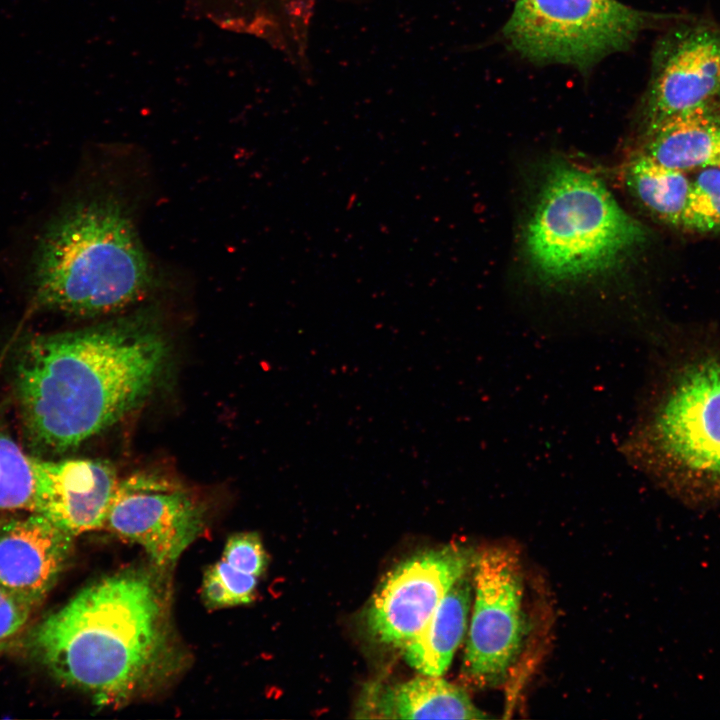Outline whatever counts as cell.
Returning a JSON list of instances; mask_svg holds the SVG:
<instances>
[{
    "mask_svg": "<svg viewBox=\"0 0 720 720\" xmlns=\"http://www.w3.org/2000/svg\"><path fill=\"white\" fill-rule=\"evenodd\" d=\"M167 355L143 317L24 338L10 376L26 452L54 457L114 425L149 395Z\"/></svg>",
    "mask_w": 720,
    "mask_h": 720,
    "instance_id": "cell-1",
    "label": "cell"
},
{
    "mask_svg": "<svg viewBox=\"0 0 720 720\" xmlns=\"http://www.w3.org/2000/svg\"><path fill=\"white\" fill-rule=\"evenodd\" d=\"M26 640L56 680L101 706H121L157 688L183 660L167 595L159 578L144 570H125L86 586L43 618Z\"/></svg>",
    "mask_w": 720,
    "mask_h": 720,
    "instance_id": "cell-2",
    "label": "cell"
},
{
    "mask_svg": "<svg viewBox=\"0 0 720 720\" xmlns=\"http://www.w3.org/2000/svg\"><path fill=\"white\" fill-rule=\"evenodd\" d=\"M156 282L130 209L112 191L69 203L47 225L34 253V303L71 316L121 311L143 299Z\"/></svg>",
    "mask_w": 720,
    "mask_h": 720,
    "instance_id": "cell-3",
    "label": "cell"
},
{
    "mask_svg": "<svg viewBox=\"0 0 720 720\" xmlns=\"http://www.w3.org/2000/svg\"><path fill=\"white\" fill-rule=\"evenodd\" d=\"M646 239L604 184L568 164L551 169L528 224L526 247L536 271L561 282L605 272Z\"/></svg>",
    "mask_w": 720,
    "mask_h": 720,
    "instance_id": "cell-4",
    "label": "cell"
},
{
    "mask_svg": "<svg viewBox=\"0 0 720 720\" xmlns=\"http://www.w3.org/2000/svg\"><path fill=\"white\" fill-rule=\"evenodd\" d=\"M658 18L618 0H517L503 35L531 61L584 69L629 48Z\"/></svg>",
    "mask_w": 720,
    "mask_h": 720,
    "instance_id": "cell-5",
    "label": "cell"
},
{
    "mask_svg": "<svg viewBox=\"0 0 720 720\" xmlns=\"http://www.w3.org/2000/svg\"><path fill=\"white\" fill-rule=\"evenodd\" d=\"M632 461L720 478V362L687 366L624 445Z\"/></svg>",
    "mask_w": 720,
    "mask_h": 720,
    "instance_id": "cell-6",
    "label": "cell"
},
{
    "mask_svg": "<svg viewBox=\"0 0 720 720\" xmlns=\"http://www.w3.org/2000/svg\"><path fill=\"white\" fill-rule=\"evenodd\" d=\"M204 505L181 483L152 472L118 480L105 526L141 546L158 569L171 568L204 530Z\"/></svg>",
    "mask_w": 720,
    "mask_h": 720,
    "instance_id": "cell-7",
    "label": "cell"
},
{
    "mask_svg": "<svg viewBox=\"0 0 720 720\" xmlns=\"http://www.w3.org/2000/svg\"><path fill=\"white\" fill-rule=\"evenodd\" d=\"M474 605L464 656V673L475 684L501 681L523 639V581L520 560L509 548L475 555Z\"/></svg>",
    "mask_w": 720,
    "mask_h": 720,
    "instance_id": "cell-8",
    "label": "cell"
},
{
    "mask_svg": "<svg viewBox=\"0 0 720 720\" xmlns=\"http://www.w3.org/2000/svg\"><path fill=\"white\" fill-rule=\"evenodd\" d=\"M471 549L456 544L419 553L384 577L367 612L378 641L404 647L426 625L442 599L472 568Z\"/></svg>",
    "mask_w": 720,
    "mask_h": 720,
    "instance_id": "cell-9",
    "label": "cell"
},
{
    "mask_svg": "<svg viewBox=\"0 0 720 720\" xmlns=\"http://www.w3.org/2000/svg\"><path fill=\"white\" fill-rule=\"evenodd\" d=\"M720 102V27L681 24L657 45L645 101L646 131Z\"/></svg>",
    "mask_w": 720,
    "mask_h": 720,
    "instance_id": "cell-10",
    "label": "cell"
},
{
    "mask_svg": "<svg viewBox=\"0 0 720 720\" xmlns=\"http://www.w3.org/2000/svg\"><path fill=\"white\" fill-rule=\"evenodd\" d=\"M33 510L73 536L105 526L118 479L104 460L31 456Z\"/></svg>",
    "mask_w": 720,
    "mask_h": 720,
    "instance_id": "cell-11",
    "label": "cell"
},
{
    "mask_svg": "<svg viewBox=\"0 0 720 720\" xmlns=\"http://www.w3.org/2000/svg\"><path fill=\"white\" fill-rule=\"evenodd\" d=\"M74 538L34 511L0 519V585L35 609L66 569Z\"/></svg>",
    "mask_w": 720,
    "mask_h": 720,
    "instance_id": "cell-12",
    "label": "cell"
},
{
    "mask_svg": "<svg viewBox=\"0 0 720 720\" xmlns=\"http://www.w3.org/2000/svg\"><path fill=\"white\" fill-rule=\"evenodd\" d=\"M359 712L360 717L385 719L487 718L463 689L427 675L393 686L369 687Z\"/></svg>",
    "mask_w": 720,
    "mask_h": 720,
    "instance_id": "cell-13",
    "label": "cell"
},
{
    "mask_svg": "<svg viewBox=\"0 0 720 720\" xmlns=\"http://www.w3.org/2000/svg\"><path fill=\"white\" fill-rule=\"evenodd\" d=\"M642 153L683 172L713 165L720 138V102L676 115L646 131Z\"/></svg>",
    "mask_w": 720,
    "mask_h": 720,
    "instance_id": "cell-14",
    "label": "cell"
},
{
    "mask_svg": "<svg viewBox=\"0 0 720 720\" xmlns=\"http://www.w3.org/2000/svg\"><path fill=\"white\" fill-rule=\"evenodd\" d=\"M470 600L471 585L465 574L451 587L419 634L403 647L410 666L434 677L447 670L465 633Z\"/></svg>",
    "mask_w": 720,
    "mask_h": 720,
    "instance_id": "cell-15",
    "label": "cell"
},
{
    "mask_svg": "<svg viewBox=\"0 0 720 720\" xmlns=\"http://www.w3.org/2000/svg\"><path fill=\"white\" fill-rule=\"evenodd\" d=\"M266 564V552L256 533L231 535L220 559L204 574L202 597L206 606L218 609L251 602Z\"/></svg>",
    "mask_w": 720,
    "mask_h": 720,
    "instance_id": "cell-16",
    "label": "cell"
},
{
    "mask_svg": "<svg viewBox=\"0 0 720 720\" xmlns=\"http://www.w3.org/2000/svg\"><path fill=\"white\" fill-rule=\"evenodd\" d=\"M624 176L628 189L645 209L666 224L681 226L691 187L686 172L640 152L626 165Z\"/></svg>",
    "mask_w": 720,
    "mask_h": 720,
    "instance_id": "cell-17",
    "label": "cell"
},
{
    "mask_svg": "<svg viewBox=\"0 0 720 720\" xmlns=\"http://www.w3.org/2000/svg\"><path fill=\"white\" fill-rule=\"evenodd\" d=\"M8 408L7 400L0 403V511H32L30 457L10 428Z\"/></svg>",
    "mask_w": 720,
    "mask_h": 720,
    "instance_id": "cell-18",
    "label": "cell"
},
{
    "mask_svg": "<svg viewBox=\"0 0 720 720\" xmlns=\"http://www.w3.org/2000/svg\"><path fill=\"white\" fill-rule=\"evenodd\" d=\"M681 227L703 234L720 231V167L702 168L691 179Z\"/></svg>",
    "mask_w": 720,
    "mask_h": 720,
    "instance_id": "cell-19",
    "label": "cell"
},
{
    "mask_svg": "<svg viewBox=\"0 0 720 720\" xmlns=\"http://www.w3.org/2000/svg\"><path fill=\"white\" fill-rule=\"evenodd\" d=\"M33 610L0 585V650L20 637Z\"/></svg>",
    "mask_w": 720,
    "mask_h": 720,
    "instance_id": "cell-20",
    "label": "cell"
},
{
    "mask_svg": "<svg viewBox=\"0 0 720 720\" xmlns=\"http://www.w3.org/2000/svg\"><path fill=\"white\" fill-rule=\"evenodd\" d=\"M712 166L720 167V138H719V142H718V146H717V150H716V154H715Z\"/></svg>",
    "mask_w": 720,
    "mask_h": 720,
    "instance_id": "cell-21",
    "label": "cell"
}]
</instances>
